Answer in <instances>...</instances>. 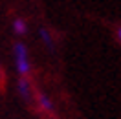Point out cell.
I'll use <instances>...</instances> for the list:
<instances>
[{
    "mask_svg": "<svg viewBox=\"0 0 121 119\" xmlns=\"http://www.w3.org/2000/svg\"><path fill=\"white\" fill-rule=\"evenodd\" d=\"M15 59H17V70H18V73H30V59H28V48L22 44V42H18L15 44Z\"/></svg>",
    "mask_w": 121,
    "mask_h": 119,
    "instance_id": "6da1fadb",
    "label": "cell"
},
{
    "mask_svg": "<svg viewBox=\"0 0 121 119\" xmlns=\"http://www.w3.org/2000/svg\"><path fill=\"white\" fill-rule=\"evenodd\" d=\"M18 92H20V95L24 97V99H30V82L26 81V79H22V81L18 82Z\"/></svg>",
    "mask_w": 121,
    "mask_h": 119,
    "instance_id": "7a4b0ae2",
    "label": "cell"
},
{
    "mask_svg": "<svg viewBox=\"0 0 121 119\" xmlns=\"http://www.w3.org/2000/svg\"><path fill=\"white\" fill-rule=\"evenodd\" d=\"M39 103H40V106H42L44 110H48V112H52V110H53L52 101H50V99H48L46 95H40V97H39Z\"/></svg>",
    "mask_w": 121,
    "mask_h": 119,
    "instance_id": "3957f363",
    "label": "cell"
},
{
    "mask_svg": "<svg viewBox=\"0 0 121 119\" xmlns=\"http://www.w3.org/2000/svg\"><path fill=\"white\" fill-rule=\"evenodd\" d=\"M13 28H15L17 33H24L26 31V22H24L22 18H17L15 22H13Z\"/></svg>",
    "mask_w": 121,
    "mask_h": 119,
    "instance_id": "277c9868",
    "label": "cell"
},
{
    "mask_svg": "<svg viewBox=\"0 0 121 119\" xmlns=\"http://www.w3.org/2000/svg\"><path fill=\"white\" fill-rule=\"evenodd\" d=\"M40 38H42V40H44V42H46L48 46H52V44H53L52 37H50V33H48L46 30H40Z\"/></svg>",
    "mask_w": 121,
    "mask_h": 119,
    "instance_id": "5b68a950",
    "label": "cell"
},
{
    "mask_svg": "<svg viewBox=\"0 0 121 119\" xmlns=\"http://www.w3.org/2000/svg\"><path fill=\"white\" fill-rule=\"evenodd\" d=\"M117 38H119V40H121V28H119V30H117Z\"/></svg>",
    "mask_w": 121,
    "mask_h": 119,
    "instance_id": "8992f818",
    "label": "cell"
}]
</instances>
